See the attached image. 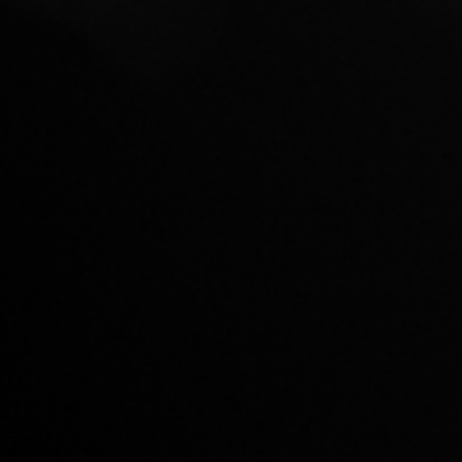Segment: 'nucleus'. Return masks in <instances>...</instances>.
I'll return each mask as SVG.
<instances>
[]
</instances>
